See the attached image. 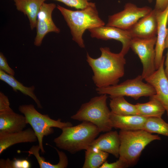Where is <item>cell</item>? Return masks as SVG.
Instances as JSON below:
<instances>
[{"label": "cell", "mask_w": 168, "mask_h": 168, "mask_svg": "<svg viewBox=\"0 0 168 168\" xmlns=\"http://www.w3.org/2000/svg\"><path fill=\"white\" fill-rule=\"evenodd\" d=\"M100 49L101 54L97 58L91 57L87 53L86 55V60L93 73L94 83L97 88L117 84L124 74L125 55L120 52L113 53L108 47H101Z\"/></svg>", "instance_id": "1"}, {"label": "cell", "mask_w": 168, "mask_h": 168, "mask_svg": "<svg viewBox=\"0 0 168 168\" xmlns=\"http://www.w3.org/2000/svg\"><path fill=\"white\" fill-rule=\"evenodd\" d=\"M56 7L69 27L72 40L81 48L85 47L82 36L86 30L105 25L99 16L95 3L91 2L86 8L76 11L67 9L59 5Z\"/></svg>", "instance_id": "2"}, {"label": "cell", "mask_w": 168, "mask_h": 168, "mask_svg": "<svg viewBox=\"0 0 168 168\" xmlns=\"http://www.w3.org/2000/svg\"><path fill=\"white\" fill-rule=\"evenodd\" d=\"M61 130V133L54 142L59 148L72 154L86 150L100 133L96 125L87 121Z\"/></svg>", "instance_id": "3"}, {"label": "cell", "mask_w": 168, "mask_h": 168, "mask_svg": "<svg viewBox=\"0 0 168 168\" xmlns=\"http://www.w3.org/2000/svg\"><path fill=\"white\" fill-rule=\"evenodd\" d=\"M107 95L102 94L91 98L82 104L71 119L87 121L96 125L100 132H106L113 128L110 119L111 111L107 104Z\"/></svg>", "instance_id": "4"}, {"label": "cell", "mask_w": 168, "mask_h": 168, "mask_svg": "<svg viewBox=\"0 0 168 168\" xmlns=\"http://www.w3.org/2000/svg\"><path fill=\"white\" fill-rule=\"evenodd\" d=\"M119 157L125 159L129 166L136 164L142 151L152 141L160 140L157 135L152 134L143 129L120 130Z\"/></svg>", "instance_id": "5"}, {"label": "cell", "mask_w": 168, "mask_h": 168, "mask_svg": "<svg viewBox=\"0 0 168 168\" xmlns=\"http://www.w3.org/2000/svg\"><path fill=\"white\" fill-rule=\"evenodd\" d=\"M18 110L25 116L26 123L30 124L34 131L37 138L38 145L43 154L45 153L43 146V138L54 133L53 127L62 129L73 126L70 122H63L60 119L54 120L47 114H41L32 104L20 105Z\"/></svg>", "instance_id": "6"}, {"label": "cell", "mask_w": 168, "mask_h": 168, "mask_svg": "<svg viewBox=\"0 0 168 168\" xmlns=\"http://www.w3.org/2000/svg\"><path fill=\"white\" fill-rule=\"evenodd\" d=\"M142 76L128 79L119 84L96 88L99 95H110V98L119 96L130 97L135 100L142 96L150 97L156 93L154 88L148 83L143 82Z\"/></svg>", "instance_id": "7"}, {"label": "cell", "mask_w": 168, "mask_h": 168, "mask_svg": "<svg viewBox=\"0 0 168 168\" xmlns=\"http://www.w3.org/2000/svg\"><path fill=\"white\" fill-rule=\"evenodd\" d=\"M156 36L147 39L133 38L130 48L138 55L143 66L141 75L143 79L152 74L156 70L155 47Z\"/></svg>", "instance_id": "8"}, {"label": "cell", "mask_w": 168, "mask_h": 168, "mask_svg": "<svg viewBox=\"0 0 168 168\" xmlns=\"http://www.w3.org/2000/svg\"><path fill=\"white\" fill-rule=\"evenodd\" d=\"M152 10L148 7H138L134 4L128 3L122 11L108 16L106 26L127 30Z\"/></svg>", "instance_id": "9"}, {"label": "cell", "mask_w": 168, "mask_h": 168, "mask_svg": "<svg viewBox=\"0 0 168 168\" xmlns=\"http://www.w3.org/2000/svg\"><path fill=\"white\" fill-rule=\"evenodd\" d=\"M57 7L54 3L44 2L38 13L36 28V35L34 44L37 47L42 44L43 40L48 33L54 32L59 33L60 30L55 24L52 19V13Z\"/></svg>", "instance_id": "10"}, {"label": "cell", "mask_w": 168, "mask_h": 168, "mask_svg": "<svg viewBox=\"0 0 168 168\" xmlns=\"http://www.w3.org/2000/svg\"><path fill=\"white\" fill-rule=\"evenodd\" d=\"M88 30L92 38L104 40L113 39L120 42L122 44L120 52L125 55L130 48V43L133 38L128 30L106 26L90 29Z\"/></svg>", "instance_id": "11"}, {"label": "cell", "mask_w": 168, "mask_h": 168, "mask_svg": "<svg viewBox=\"0 0 168 168\" xmlns=\"http://www.w3.org/2000/svg\"><path fill=\"white\" fill-rule=\"evenodd\" d=\"M165 57L158 69L145 80L155 89L156 93L152 96L162 104L166 112L168 119V78L165 71Z\"/></svg>", "instance_id": "12"}, {"label": "cell", "mask_w": 168, "mask_h": 168, "mask_svg": "<svg viewBox=\"0 0 168 168\" xmlns=\"http://www.w3.org/2000/svg\"><path fill=\"white\" fill-rule=\"evenodd\" d=\"M157 30V11L154 9L127 30L132 38L147 39L156 36Z\"/></svg>", "instance_id": "13"}, {"label": "cell", "mask_w": 168, "mask_h": 168, "mask_svg": "<svg viewBox=\"0 0 168 168\" xmlns=\"http://www.w3.org/2000/svg\"><path fill=\"white\" fill-rule=\"evenodd\" d=\"M156 11L157 30L156 41L155 47V65L156 70L159 68L165 57L163 56V53L165 49V41L167 34L168 6L163 11Z\"/></svg>", "instance_id": "14"}, {"label": "cell", "mask_w": 168, "mask_h": 168, "mask_svg": "<svg viewBox=\"0 0 168 168\" xmlns=\"http://www.w3.org/2000/svg\"><path fill=\"white\" fill-rule=\"evenodd\" d=\"M27 124L25 116L15 112L10 107L0 110V132L10 133L21 131Z\"/></svg>", "instance_id": "15"}, {"label": "cell", "mask_w": 168, "mask_h": 168, "mask_svg": "<svg viewBox=\"0 0 168 168\" xmlns=\"http://www.w3.org/2000/svg\"><path fill=\"white\" fill-rule=\"evenodd\" d=\"M37 140L34 131L30 128L13 133L0 132V155L6 149L15 144L35 142Z\"/></svg>", "instance_id": "16"}, {"label": "cell", "mask_w": 168, "mask_h": 168, "mask_svg": "<svg viewBox=\"0 0 168 168\" xmlns=\"http://www.w3.org/2000/svg\"><path fill=\"white\" fill-rule=\"evenodd\" d=\"M120 141L119 133L110 131L100 135L91 144L90 147L111 154L119 158Z\"/></svg>", "instance_id": "17"}, {"label": "cell", "mask_w": 168, "mask_h": 168, "mask_svg": "<svg viewBox=\"0 0 168 168\" xmlns=\"http://www.w3.org/2000/svg\"><path fill=\"white\" fill-rule=\"evenodd\" d=\"M111 112L110 119L112 128L120 130L143 129L147 118L139 115H120Z\"/></svg>", "instance_id": "18"}, {"label": "cell", "mask_w": 168, "mask_h": 168, "mask_svg": "<svg viewBox=\"0 0 168 168\" xmlns=\"http://www.w3.org/2000/svg\"><path fill=\"white\" fill-rule=\"evenodd\" d=\"M16 9L26 15L31 30L36 27L37 16L42 4L46 0H13Z\"/></svg>", "instance_id": "19"}, {"label": "cell", "mask_w": 168, "mask_h": 168, "mask_svg": "<svg viewBox=\"0 0 168 168\" xmlns=\"http://www.w3.org/2000/svg\"><path fill=\"white\" fill-rule=\"evenodd\" d=\"M0 79L11 87L15 92H17L18 91L23 94L30 97L36 103L38 108H43L40 101L34 93V86H26L16 80L14 76L8 74L1 70H0Z\"/></svg>", "instance_id": "20"}, {"label": "cell", "mask_w": 168, "mask_h": 168, "mask_svg": "<svg viewBox=\"0 0 168 168\" xmlns=\"http://www.w3.org/2000/svg\"><path fill=\"white\" fill-rule=\"evenodd\" d=\"M150 98L147 103L135 105L138 115L147 118L161 117L166 111L164 107L157 99L152 96Z\"/></svg>", "instance_id": "21"}, {"label": "cell", "mask_w": 168, "mask_h": 168, "mask_svg": "<svg viewBox=\"0 0 168 168\" xmlns=\"http://www.w3.org/2000/svg\"><path fill=\"white\" fill-rule=\"evenodd\" d=\"M56 151L59 156V161L58 164H53L45 161V159L41 156L39 154L40 148L38 145H33L28 151L24 152L28 153L29 156L33 155L36 158L40 168H66L68 165V159L65 153L62 151L54 147Z\"/></svg>", "instance_id": "22"}, {"label": "cell", "mask_w": 168, "mask_h": 168, "mask_svg": "<svg viewBox=\"0 0 168 168\" xmlns=\"http://www.w3.org/2000/svg\"><path fill=\"white\" fill-rule=\"evenodd\" d=\"M110 98V106L112 113L120 115H138L135 105L128 102L124 96H119Z\"/></svg>", "instance_id": "23"}, {"label": "cell", "mask_w": 168, "mask_h": 168, "mask_svg": "<svg viewBox=\"0 0 168 168\" xmlns=\"http://www.w3.org/2000/svg\"><path fill=\"white\" fill-rule=\"evenodd\" d=\"M109 153L89 147L85 151V160L82 168H100L105 161Z\"/></svg>", "instance_id": "24"}, {"label": "cell", "mask_w": 168, "mask_h": 168, "mask_svg": "<svg viewBox=\"0 0 168 168\" xmlns=\"http://www.w3.org/2000/svg\"><path fill=\"white\" fill-rule=\"evenodd\" d=\"M143 129L151 133H156L168 137V123L161 117L147 118Z\"/></svg>", "instance_id": "25"}, {"label": "cell", "mask_w": 168, "mask_h": 168, "mask_svg": "<svg viewBox=\"0 0 168 168\" xmlns=\"http://www.w3.org/2000/svg\"><path fill=\"white\" fill-rule=\"evenodd\" d=\"M62 2L66 6L77 9H82L91 3V0H53Z\"/></svg>", "instance_id": "26"}, {"label": "cell", "mask_w": 168, "mask_h": 168, "mask_svg": "<svg viewBox=\"0 0 168 168\" xmlns=\"http://www.w3.org/2000/svg\"><path fill=\"white\" fill-rule=\"evenodd\" d=\"M129 167L127 161L124 159L119 157L115 162L109 163L106 161L100 168H125Z\"/></svg>", "instance_id": "27"}, {"label": "cell", "mask_w": 168, "mask_h": 168, "mask_svg": "<svg viewBox=\"0 0 168 168\" xmlns=\"http://www.w3.org/2000/svg\"><path fill=\"white\" fill-rule=\"evenodd\" d=\"M0 70L7 74L14 76V71L9 65L6 58L2 52L0 53Z\"/></svg>", "instance_id": "28"}, {"label": "cell", "mask_w": 168, "mask_h": 168, "mask_svg": "<svg viewBox=\"0 0 168 168\" xmlns=\"http://www.w3.org/2000/svg\"><path fill=\"white\" fill-rule=\"evenodd\" d=\"M12 168H30L31 164L26 159L15 158L12 160Z\"/></svg>", "instance_id": "29"}, {"label": "cell", "mask_w": 168, "mask_h": 168, "mask_svg": "<svg viewBox=\"0 0 168 168\" xmlns=\"http://www.w3.org/2000/svg\"><path fill=\"white\" fill-rule=\"evenodd\" d=\"M168 6V0H156L155 9L158 11L164 10Z\"/></svg>", "instance_id": "30"}, {"label": "cell", "mask_w": 168, "mask_h": 168, "mask_svg": "<svg viewBox=\"0 0 168 168\" xmlns=\"http://www.w3.org/2000/svg\"><path fill=\"white\" fill-rule=\"evenodd\" d=\"M0 168H12V160L7 158L0 160Z\"/></svg>", "instance_id": "31"}, {"label": "cell", "mask_w": 168, "mask_h": 168, "mask_svg": "<svg viewBox=\"0 0 168 168\" xmlns=\"http://www.w3.org/2000/svg\"><path fill=\"white\" fill-rule=\"evenodd\" d=\"M167 52L166 54V57L165 62V71L166 74L168 78V47Z\"/></svg>", "instance_id": "32"}, {"label": "cell", "mask_w": 168, "mask_h": 168, "mask_svg": "<svg viewBox=\"0 0 168 168\" xmlns=\"http://www.w3.org/2000/svg\"><path fill=\"white\" fill-rule=\"evenodd\" d=\"M165 48H167L168 47V27L167 28V34L165 41Z\"/></svg>", "instance_id": "33"}, {"label": "cell", "mask_w": 168, "mask_h": 168, "mask_svg": "<svg viewBox=\"0 0 168 168\" xmlns=\"http://www.w3.org/2000/svg\"><path fill=\"white\" fill-rule=\"evenodd\" d=\"M147 0L150 2H152V0Z\"/></svg>", "instance_id": "34"}, {"label": "cell", "mask_w": 168, "mask_h": 168, "mask_svg": "<svg viewBox=\"0 0 168 168\" xmlns=\"http://www.w3.org/2000/svg\"><path fill=\"white\" fill-rule=\"evenodd\" d=\"M167 24H168V22H167Z\"/></svg>", "instance_id": "35"}]
</instances>
